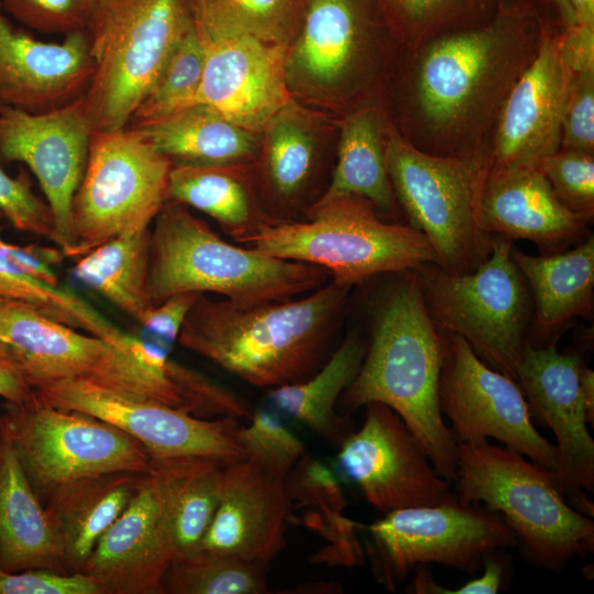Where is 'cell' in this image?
<instances>
[{"label":"cell","mask_w":594,"mask_h":594,"mask_svg":"<svg viewBox=\"0 0 594 594\" xmlns=\"http://www.w3.org/2000/svg\"><path fill=\"white\" fill-rule=\"evenodd\" d=\"M543 28L519 16L406 50L399 134L422 152L465 157L491 148L502 108L538 54Z\"/></svg>","instance_id":"obj_1"},{"label":"cell","mask_w":594,"mask_h":594,"mask_svg":"<svg viewBox=\"0 0 594 594\" xmlns=\"http://www.w3.org/2000/svg\"><path fill=\"white\" fill-rule=\"evenodd\" d=\"M350 288L331 280L302 298L254 305L200 294L177 342L254 387L297 383L328 359Z\"/></svg>","instance_id":"obj_2"},{"label":"cell","mask_w":594,"mask_h":594,"mask_svg":"<svg viewBox=\"0 0 594 594\" xmlns=\"http://www.w3.org/2000/svg\"><path fill=\"white\" fill-rule=\"evenodd\" d=\"M398 274L375 309L362 365L338 404L346 411L370 403L391 407L436 471L453 482L457 439L438 403L441 334L427 308L416 271Z\"/></svg>","instance_id":"obj_3"},{"label":"cell","mask_w":594,"mask_h":594,"mask_svg":"<svg viewBox=\"0 0 594 594\" xmlns=\"http://www.w3.org/2000/svg\"><path fill=\"white\" fill-rule=\"evenodd\" d=\"M150 229L153 306L187 293H213L240 305L285 300L326 283L321 267L284 260L220 238L188 207L166 200Z\"/></svg>","instance_id":"obj_4"},{"label":"cell","mask_w":594,"mask_h":594,"mask_svg":"<svg viewBox=\"0 0 594 594\" xmlns=\"http://www.w3.org/2000/svg\"><path fill=\"white\" fill-rule=\"evenodd\" d=\"M458 502L497 512L530 562L560 570L594 550V522L565 499L553 470L488 440L457 441Z\"/></svg>","instance_id":"obj_5"},{"label":"cell","mask_w":594,"mask_h":594,"mask_svg":"<svg viewBox=\"0 0 594 594\" xmlns=\"http://www.w3.org/2000/svg\"><path fill=\"white\" fill-rule=\"evenodd\" d=\"M241 244L264 254L323 268L353 286L384 273L437 263L427 238L409 224L388 222L366 198L324 193L304 221L273 219Z\"/></svg>","instance_id":"obj_6"},{"label":"cell","mask_w":594,"mask_h":594,"mask_svg":"<svg viewBox=\"0 0 594 594\" xmlns=\"http://www.w3.org/2000/svg\"><path fill=\"white\" fill-rule=\"evenodd\" d=\"M385 157L397 202L409 226L429 241L436 264L452 274L476 270L493 243L479 220L491 148L465 157L432 155L410 144L391 121Z\"/></svg>","instance_id":"obj_7"},{"label":"cell","mask_w":594,"mask_h":594,"mask_svg":"<svg viewBox=\"0 0 594 594\" xmlns=\"http://www.w3.org/2000/svg\"><path fill=\"white\" fill-rule=\"evenodd\" d=\"M189 0H98L87 28L95 70L84 94L95 131L125 129L193 25Z\"/></svg>","instance_id":"obj_8"},{"label":"cell","mask_w":594,"mask_h":594,"mask_svg":"<svg viewBox=\"0 0 594 594\" xmlns=\"http://www.w3.org/2000/svg\"><path fill=\"white\" fill-rule=\"evenodd\" d=\"M512 246V241L493 237L491 254L471 273L452 274L432 262L415 271L439 331L460 336L487 366L516 381L532 301Z\"/></svg>","instance_id":"obj_9"},{"label":"cell","mask_w":594,"mask_h":594,"mask_svg":"<svg viewBox=\"0 0 594 594\" xmlns=\"http://www.w3.org/2000/svg\"><path fill=\"white\" fill-rule=\"evenodd\" d=\"M0 345L32 388L85 380L186 409L174 371L151 369L110 341L51 320L20 301L0 298Z\"/></svg>","instance_id":"obj_10"},{"label":"cell","mask_w":594,"mask_h":594,"mask_svg":"<svg viewBox=\"0 0 594 594\" xmlns=\"http://www.w3.org/2000/svg\"><path fill=\"white\" fill-rule=\"evenodd\" d=\"M170 167L129 127L94 131L64 256L78 258L120 234L150 228L167 200Z\"/></svg>","instance_id":"obj_11"},{"label":"cell","mask_w":594,"mask_h":594,"mask_svg":"<svg viewBox=\"0 0 594 594\" xmlns=\"http://www.w3.org/2000/svg\"><path fill=\"white\" fill-rule=\"evenodd\" d=\"M2 413L18 459L42 503L54 487L70 480L151 469V455L130 435L97 417L53 406L35 389L24 400H6Z\"/></svg>","instance_id":"obj_12"},{"label":"cell","mask_w":594,"mask_h":594,"mask_svg":"<svg viewBox=\"0 0 594 594\" xmlns=\"http://www.w3.org/2000/svg\"><path fill=\"white\" fill-rule=\"evenodd\" d=\"M385 514L367 531L377 575L389 588L430 563L475 573L491 553L517 544L504 518L481 503L454 501Z\"/></svg>","instance_id":"obj_13"},{"label":"cell","mask_w":594,"mask_h":594,"mask_svg":"<svg viewBox=\"0 0 594 594\" xmlns=\"http://www.w3.org/2000/svg\"><path fill=\"white\" fill-rule=\"evenodd\" d=\"M45 400L121 429L138 440L152 459L201 457L223 462L248 458L240 419L200 418L158 400L85 380H66L34 387Z\"/></svg>","instance_id":"obj_14"},{"label":"cell","mask_w":594,"mask_h":594,"mask_svg":"<svg viewBox=\"0 0 594 594\" xmlns=\"http://www.w3.org/2000/svg\"><path fill=\"white\" fill-rule=\"evenodd\" d=\"M438 403L457 441H501L556 471L558 452L535 428L518 383L487 366L460 336L441 332Z\"/></svg>","instance_id":"obj_15"},{"label":"cell","mask_w":594,"mask_h":594,"mask_svg":"<svg viewBox=\"0 0 594 594\" xmlns=\"http://www.w3.org/2000/svg\"><path fill=\"white\" fill-rule=\"evenodd\" d=\"M365 407L361 428L342 440L337 459L367 503L388 513L458 501L400 416L382 403Z\"/></svg>","instance_id":"obj_16"},{"label":"cell","mask_w":594,"mask_h":594,"mask_svg":"<svg viewBox=\"0 0 594 594\" xmlns=\"http://www.w3.org/2000/svg\"><path fill=\"white\" fill-rule=\"evenodd\" d=\"M578 353H562L557 342L536 348L527 343L516 371L531 419L550 428L557 439L558 484L566 502L593 518L594 505L584 491H594V441L588 431Z\"/></svg>","instance_id":"obj_17"},{"label":"cell","mask_w":594,"mask_h":594,"mask_svg":"<svg viewBox=\"0 0 594 594\" xmlns=\"http://www.w3.org/2000/svg\"><path fill=\"white\" fill-rule=\"evenodd\" d=\"M94 123L84 95L59 108L28 112L0 106V156L36 177L53 220L54 243L69 244L70 208L84 176Z\"/></svg>","instance_id":"obj_18"},{"label":"cell","mask_w":594,"mask_h":594,"mask_svg":"<svg viewBox=\"0 0 594 594\" xmlns=\"http://www.w3.org/2000/svg\"><path fill=\"white\" fill-rule=\"evenodd\" d=\"M287 476L246 458L228 462L212 521L197 552L267 563L286 544Z\"/></svg>","instance_id":"obj_19"},{"label":"cell","mask_w":594,"mask_h":594,"mask_svg":"<svg viewBox=\"0 0 594 594\" xmlns=\"http://www.w3.org/2000/svg\"><path fill=\"white\" fill-rule=\"evenodd\" d=\"M200 40L206 62L197 102L262 134L271 118L290 99L288 46L245 34Z\"/></svg>","instance_id":"obj_20"},{"label":"cell","mask_w":594,"mask_h":594,"mask_svg":"<svg viewBox=\"0 0 594 594\" xmlns=\"http://www.w3.org/2000/svg\"><path fill=\"white\" fill-rule=\"evenodd\" d=\"M573 73L559 34L543 30L537 56L509 92L492 133V165H538L560 148L561 123Z\"/></svg>","instance_id":"obj_21"},{"label":"cell","mask_w":594,"mask_h":594,"mask_svg":"<svg viewBox=\"0 0 594 594\" xmlns=\"http://www.w3.org/2000/svg\"><path fill=\"white\" fill-rule=\"evenodd\" d=\"M364 0H304L287 70L350 96L372 78L375 42Z\"/></svg>","instance_id":"obj_22"},{"label":"cell","mask_w":594,"mask_h":594,"mask_svg":"<svg viewBox=\"0 0 594 594\" xmlns=\"http://www.w3.org/2000/svg\"><path fill=\"white\" fill-rule=\"evenodd\" d=\"M94 70L87 30L42 42L14 29L0 6V105L33 113L59 108L87 91Z\"/></svg>","instance_id":"obj_23"},{"label":"cell","mask_w":594,"mask_h":594,"mask_svg":"<svg viewBox=\"0 0 594 594\" xmlns=\"http://www.w3.org/2000/svg\"><path fill=\"white\" fill-rule=\"evenodd\" d=\"M173 560L160 497L148 471L79 572L91 578L103 594H163Z\"/></svg>","instance_id":"obj_24"},{"label":"cell","mask_w":594,"mask_h":594,"mask_svg":"<svg viewBox=\"0 0 594 594\" xmlns=\"http://www.w3.org/2000/svg\"><path fill=\"white\" fill-rule=\"evenodd\" d=\"M479 220L488 235L530 240L543 255L562 252L588 234L587 224L559 201L538 165H491Z\"/></svg>","instance_id":"obj_25"},{"label":"cell","mask_w":594,"mask_h":594,"mask_svg":"<svg viewBox=\"0 0 594 594\" xmlns=\"http://www.w3.org/2000/svg\"><path fill=\"white\" fill-rule=\"evenodd\" d=\"M510 255L527 282L532 301L528 344L542 348L557 342L572 320L593 314V234L568 251L534 256L512 246Z\"/></svg>","instance_id":"obj_26"},{"label":"cell","mask_w":594,"mask_h":594,"mask_svg":"<svg viewBox=\"0 0 594 594\" xmlns=\"http://www.w3.org/2000/svg\"><path fill=\"white\" fill-rule=\"evenodd\" d=\"M148 472L114 471L54 487L43 501L69 573L79 572L100 537L125 509Z\"/></svg>","instance_id":"obj_27"},{"label":"cell","mask_w":594,"mask_h":594,"mask_svg":"<svg viewBox=\"0 0 594 594\" xmlns=\"http://www.w3.org/2000/svg\"><path fill=\"white\" fill-rule=\"evenodd\" d=\"M28 569L69 573L59 535L29 482L6 427L0 454V570Z\"/></svg>","instance_id":"obj_28"},{"label":"cell","mask_w":594,"mask_h":594,"mask_svg":"<svg viewBox=\"0 0 594 594\" xmlns=\"http://www.w3.org/2000/svg\"><path fill=\"white\" fill-rule=\"evenodd\" d=\"M129 128L172 165H245L260 154V134L239 127L201 102Z\"/></svg>","instance_id":"obj_29"},{"label":"cell","mask_w":594,"mask_h":594,"mask_svg":"<svg viewBox=\"0 0 594 594\" xmlns=\"http://www.w3.org/2000/svg\"><path fill=\"white\" fill-rule=\"evenodd\" d=\"M228 462L201 457L151 459L174 560L195 554L218 507Z\"/></svg>","instance_id":"obj_30"},{"label":"cell","mask_w":594,"mask_h":594,"mask_svg":"<svg viewBox=\"0 0 594 594\" xmlns=\"http://www.w3.org/2000/svg\"><path fill=\"white\" fill-rule=\"evenodd\" d=\"M366 345L358 333L349 332L311 376L268 389L270 403L326 440L340 444L352 430L345 418L337 415L336 407L356 376Z\"/></svg>","instance_id":"obj_31"},{"label":"cell","mask_w":594,"mask_h":594,"mask_svg":"<svg viewBox=\"0 0 594 594\" xmlns=\"http://www.w3.org/2000/svg\"><path fill=\"white\" fill-rule=\"evenodd\" d=\"M388 120L378 106L366 105L341 123L337 164L327 193L369 199L378 211L397 217L399 205L386 166Z\"/></svg>","instance_id":"obj_32"},{"label":"cell","mask_w":594,"mask_h":594,"mask_svg":"<svg viewBox=\"0 0 594 594\" xmlns=\"http://www.w3.org/2000/svg\"><path fill=\"white\" fill-rule=\"evenodd\" d=\"M248 165H172L167 200L206 213L241 244L274 219L256 208L249 185Z\"/></svg>","instance_id":"obj_33"},{"label":"cell","mask_w":594,"mask_h":594,"mask_svg":"<svg viewBox=\"0 0 594 594\" xmlns=\"http://www.w3.org/2000/svg\"><path fill=\"white\" fill-rule=\"evenodd\" d=\"M150 228L120 234L78 257L72 274L136 323L153 307Z\"/></svg>","instance_id":"obj_34"},{"label":"cell","mask_w":594,"mask_h":594,"mask_svg":"<svg viewBox=\"0 0 594 594\" xmlns=\"http://www.w3.org/2000/svg\"><path fill=\"white\" fill-rule=\"evenodd\" d=\"M304 0H189L202 40L252 35L289 46Z\"/></svg>","instance_id":"obj_35"},{"label":"cell","mask_w":594,"mask_h":594,"mask_svg":"<svg viewBox=\"0 0 594 594\" xmlns=\"http://www.w3.org/2000/svg\"><path fill=\"white\" fill-rule=\"evenodd\" d=\"M263 173L271 189L293 199L307 185L316 160L314 133L306 117L289 99L262 132Z\"/></svg>","instance_id":"obj_36"},{"label":"cell","mask_w":594,"mask_h":594,"mask_svg":"<svg viewBox=\"0 0 594 594\" xmlns=\"http://www.w3.org/2000/svg\"><path fill=\"white\" fill-rule=\"evenodd\" d=\"M0 298L32 307L42 316L120 346L128 333L74 292L34 277L0 254Z\"/></svg>","instance_id":"obj_37"},{"label":"cell","mask_w":594,"mask_h":594,"mask_svg":"<svg viewBox=\"0 0 594 594\" xmlns=\"http://www.w3.org/2000/svg\"><path fill=\"white\" fill-rule=\"evenodd\" d=\"M205 62V46L193 23L135 108L129 125L152 122L196 103Z\"/></svg>","instance_id":"obj_38"},{"label":"cell","mask_w":594,"mask_h":594,"mask_svg":"<svg viewBox=\"0 0 594 594\" xmlns=\"http://www.w3.org/2000/svg\"><path fill=\"white\" fill-rule=\"evenodd\" d=\"M263 563L196 552L173 561L163 582V594L268 593Z\"/></svg>","instance_id":"obj_39"},{"label":"cell","mask_w":594,"mask_h":594,"mask_svg":"<svg viewBox=\"0 0 594 594\" xmlns=\"http://www.w3.org/2000/svg\"><path fill=\"white\" fill-rule=\"evenodd\" d=\"M405 48L415 50L444 34L472 29L463 20L472 0H382Z\"/></svg>","instance_id":"obj_40"},{"label":"cell","mask_w":594,"mask_h":594,"mask_svg":"<svg viewBox=\"0 0 594 594\" xmlns=\"http://www.w3.org/2000/svg\"><path fill=\"white\" fill-rule=\"evenodd\" d=\"M538 167L559 201L586 224L594 218V154L559 148Z\"/></svg>","instance_id":"obj_41"},{"label":"cell","mask_w":594,"mask_h":594,"mask_svg":"<svg viewBox=\"0 0 594 594\" xmlns=\"http://www.w3.org/2000/svg\"><path fill=\"white\" fill-rule=\"evenodd\" d=\"M241 441L252 458L288 476L304 455V444L274 416L264 410L253 411L248 424L241 425Z\"/></svg>","instance_id":"obj_42"},{"label":"cell","mask_w":594,"mask_h":594,"mask_svg":"<svg viewBox=\"0 0 594 594\" xmlns=\"http://www.w3.org/2000/svg\"><path fill=\"white\" fill-rule=\"evenodd\" d=\"M19 22L44 33L87 30L97 0H0Z\"/></svg>","instance_id":"obj_43"},{"label":"cell","mask_w":594,"mask_h":594,"mask_svg":"<svg viewBox=\"0 0 594 594\" xmlns=\"http://www.w3.org/2000/svg\"><path fill=\"white\" fill-rule=\"evenodd\" d=\"M0 217L19 231L54 241V220L45 200L23 177L9 176L0 166Z\"/></svg>","instance_id":"obj_44"},{"label":"cell","mask_w":594,"mask_h":594,"mask_svg":"<svg viewBox=\"0 0 594 594\" xmlns=\"http://www.w3.org/2000/svg\"><path fill=\"white\" fill-rule=\"evenodd\" d=\"M560 148L594 154V70L572 76L561 123Z\"/></svg>","instance_id":"obj_45"},{"label":"cell","mask_w":594,"mask_h":594,"mask_svg":"<svg viewBox=\"0 0 594 594\" xmlns=\"http://www.w3.org/2000/svg\"><path fill=\"white\" fill-rule=\"evenodd\" d=\"M0 594H103L100 586L80 572L45 569L0 570Z\"/></svg>","instance_id":"obj_46"},{"label":"cell","mask_w":594,"mask_h":594,"mask_svg":"<svg viewBox=\"0 0 594 594\" xmlns=\"http://www.w3.org/2000/svg\"><path fill=\"white\" fill-rule=\"evenodd\" d=\"M200 294L172 296L153 306L138 322L139 339L170 351L177 342L186 316Z\"/></svg>","instance_id":"obj_47"},{"label":"cell","mask_w":594,"mask_h":594,"mask_svg":"<svg viewBox=\"0 0 594 594\" xmlns=\"http://www.w3.org/2000/svg\"><path fill=\"white\" fill-rule=\"evenodd\" d=\"M0 254L21 271L51 284H58V277L53 266L65 258L59 248L36 244L21 246L0 237Z\"/></svg>","instance_id":"obj_48"},{"label":"cell","mask_w":594,"mask_h":594,"mask_svg":"<svg viewBox=\"0 0 594 594\" xmlns=\"http://www.w3.org/2000/svg\"><path fill=\"white\" fill-rule=\"evenodd\" d=\"M560 54L573 74L594 70V24L574 23L559 34Z\"/></svg>","instance_id":"obj_49"},{"label":"cell","mask_w":594,"mask_h":594,"mask_svg":"<svg viewBox=\"0 0 594 594\" xmlns=\"http://www.w3.org/2000/svg\"><path fill=\"white\" fill-rule=\"evenodd\" d=\"M502 553V549L496 550L484 560V572L481 576L455 590L437 584L433 594H496L502 588L507 570L506 559Z\"/></svg>","instance_id":"obj_50"},{"label":"cell","mask_w":594,"mask_h":594,"mask_svg":"<svg viewBox=\"0 0 594 594\" xmlns=\"http://www.w3.org/2000/svg\"><path fill=\"white\" fill-rule=\"evenodd\" d=\"M33 392L24 373L0 345V397L7 402H21Z\"/></svg>","instance_id":"obj_51"},{"label":"cell","mask_w":594,"mask_h":594,"mask_svg":"<svg viewBox=\"0 0 594 594\" xmlns=\"http://www.w3.org/2000/svg\"><path fill=\"white\" fill-rule=\"evenodd\" d=\"M580 385L585 406L586 420L590 427H594V372L585 364L581 367Z\"/></svg>","instance_id":"obj_52"},{"label":"cell","mask_w":594,"mask_h":594,"mask_svg":"<svg viewBox=\"0 0 594 594\" xmlns=\"http://www.w3.org/2000/svg\"><path fill=\"white\" fill-rule=\"evenodd\" d=\"M575 23L594 24V0H569Z\"/></svg>","instance_id":"obj_53"},{"label":"cell","mask_w":594,"mask_h":594,"mask_svg":"<svg viewBox=\"0 0 594 594\" xmlns=\"http://www.w3.org/2000/svg\"><path fill=\"white\" fill-rule=\"evenodd\" d=\"M559 7L562 16L566 23V26H570L575 23L574 13L569 0H553Z\"/></svg>","instance_id":"obj_54"},{"label":"cell","mask_w":594,"mask_h":594,"mask_svg":"<svg viewBox=\"0 0 594 594\" xmlns=\"http://www.w3.org/2000/svg\"><path fill=\"white\" fill-rule=\"evenodd\" d=\"M4 436H6V420H4L3 413H0V454H1L2 446L4 441Z\"/></svg>","instance_id":"obj_55"},{"label":"cell","mask_w":594,"mask_h":594,"mask_svg":"<svg viewBox=\"0 0 594 594\" xmlns=\"http://www.w3.org/2000/svg\"><path fill=\"white\" fill-rule=\"evenodd\" d=\"M98 1V0H97Z\"/></svg>","instance_id":"obj_56"},{"label":"cell","mask_w":594,"mask_h":594,"mask_svg":"<svg viewBox=\"0 0 594 594\" xmlns=\"http://www.w3.org/2000/svg\"><path fill=\"white\" fill-rule=\"evenodd\" d=\"M1 106V105H0Z\"/></svg>","instance_id":"obj_57"}]
</instances>
